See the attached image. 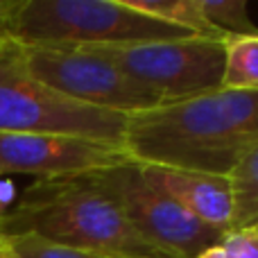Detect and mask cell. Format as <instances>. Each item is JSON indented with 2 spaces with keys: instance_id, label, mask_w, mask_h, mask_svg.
Returning a JSON list of instances; mask_svg holds the SVG:
<instances>
[{
  "instance_id": "5bb4252c",
  "label": "cell",
  "mask_w": 258,
  "mask_h": 258,
  "mask_svg": "<svg viewBox=\"0 0 258 258\" xmlns=\"http://www.w3.org/2000/svg\"><path fill=\"white\" fill-rule=\"evenodd\" d=\"M7 247L16 254V258H116L107 254H98L91 249L57 245V242L41 240L34 236H3Z\"/></svg>"
},
{
  "instance_id": "277c9868",
  "label": "cell",
  "mask_w": 258,
  "mask_h": 258,
  "mask_svg": "<svg viewBox=\"0 0 258 258\" xmlns=\"http://www.w3.org/2000/svg\"><path fill=\"white\" fill-rule=\"evenodd\" d=\"M127 118L41 84L23 63L21 45L0 39V134H63L122 145Z\"/></svg>"
},
{
  "instance_id": "8fae6325",
  "label": "cell",
  "mask_w": 258,
  "mask_h": 258,
  "mask_svg": "<svg viewBox=\"0 0 258 258\" xmlns=\"http://www.w3.org/2000/svg\"><path fill=\"white\" fill-rule=\"evenodd\" d=\"M222 89L258 91V34L224 36Z\"/></svg>"
},
{
  "instance_id": "ba28073f",
  "label": "cell",
  "mask_w": 258,
  "mask_h": 258,
  "mask_svg": "<svg viewBox=\"0 0 258 258\" xmlns=\"http://www.w3.org/2000/svg\"><path fill=\"white\" fill-rule=\"evenodd\" d=\"M122 145L63 134H0V177L34 174L68 179L127 163Z\"/></svg>"
},
{
  "instance_id": "6da1fadb",
  "label": "cell",
  "mask_w": 258,
  "mask_h": 258,
  "mask_svg": "<svg viewBox=\"0 0 258 258\" xmlns=\"http://www.w3.org/2000/svg\"><path fill=\"white\" fill-rule=\"evenodd\" d=\"M258 143V91L218 89L127 118L122 150L138 165L227 177Z\"/></svg>"
},
{
  "instance_id": "5b68a950",
  "label": "cell",
  "mask_w": 258,
  "mask_h": 258,
  "mask_svg": "<svg viewBox=\"0 0 258 258\" xmlns=\"http://www.w3.org/2000/svg\"><path fill=\"white\" fill-rule=\"evenodd\" d=\"M116 63L138 86L163 102L222 89L224 36L192 34L168 41L84 45Z\"/></svg>"
},
{
  "instance_id": "8992f818",
  "label": "cell",
  "mask_w": 258,
  "mask_h": 258,
  "mask_svg": "<svg viewBox=\"0 0 258 258\" xmlns=\"http://www.w3.org/2000/svg\"><path fill=\"white\" fill-rule=\"evenodd\" d=\"M91 179L116 202L141 238L165 258H197L224 236L150 186L134 161L93 172Z\"/></svg>"
},
{
  "instance_id": "30bf717a",
  "label": "cell",
  "mask_w": 258,
  "mask_h": 258,
  "mask_svg": "<svg viewBox=\"0 0 258 258\" xmlns=\"http://www.w3.org/2000/svg\"><path fill=\"white\" fill-rule=\"evenodd\" d=\"M231 186V229H258V143L227 174Z\"/></svg>"
},
{
  "instance_id": "3957f363",
  "label": "cell",
  "mask_w": 258,
  "mask_h": 258,
  "mask_svg": "<svg viewBox=\"0 0 258 258\" xmlns=\"http://www.w3.org/2000/svg\"><path fill=\"white\" fill-rule=\"evenodd\" d=\"M192 36L129 9L122 0H3L0 39L23 48L168 41Z\"/></svg>"
},
{
  "instance_id": "7c38bea8",
  "label": "cell",
  "mask_w": 258,
  "mask_h": 258,
  "mask_svg": "<svg viewBox=\"0 0 258 258\" xmlns=\"http://www.w3.org/2000/svg\"><path fill=\"white\" fill-rule=\"evenodd\" d=\"M129 9L190 34H218L206 23L200 0H122ZM222 36V34H218Z\"/></svg>"
},
{
  "instance_id": "52a82bcc",
  "label": "cell",
  "mask_w": 258,
  "mask_h": 258,
  "mask_svg": "<svg viewBox=\"0 0 258 258\" xmlns=\"http://www.w3.org/2000/svg\"><path fill=\"white\" fill-rule=\"evenodd\" d=\"M23 63L34 80L86 107L132 116L163 100L132 82L116 63L91 48H23Z\"/></svg>"
},
{
  "instance_id": "9c48e42d",
  "label": "cell",
  "mask_w": 258,
  "mask_h": 258,
  "mask_svg": "<svg viewBox=\"0 0 258 258\" xmlns=\"http://www.w3.org/2000/svg\"><path fill=\"white\" fill-rule=\"evenodd\" d=\"M138 168L150 186L177 202L206 227L220 233H227L231 229L233 202L227 177L177 168H159V165H138Z\"/></svg>"
},
{
  "instance_id": "2e32d148",
  "label": "cell",
  "mask_w": 258,
  "mask_h": 258,
  "mask_svg": "<svg viewBox=\"0 0 258 258\" xmlns=\"http://www.w3.org/2000/svg\"><path fill=\"white\" fill-rule=\"evenodd\" d=\"M0 258H16V254L7 247V242H5L3 236H0Z\"/></svg>"
},
{
  "instance_id": "9a60e30c",
  "label": "cell",
  "mask_w": 258,
  "mask_h": 258,
  "mask_svg": "<svg viewBox=\"0 0 258 258\" xmlns=\"http://www.w3.org/2000/svg\"><path fill=\"white\" fill-rule=\"evenodd\" d=\"M197 258H258V229L227 231L220 242L206 247Z\"/></svg>"
},
{
  "instance_id": "7a4b0ae2",
  "label": "cell",
  "mask_w": 258,
  "mask_h": 258,
  "mask_svg": "<svg viewBox=\"0 0 258 258\" xmlns=\"http://www.w3.org/2000/svg\"><path fill=\"white\" fill-rule=\"evenodd\" d=\"M0 236H34L116 258H165L141 238L91 174L36 179L0 215Z\"/></svg>"
},
{
  "instance_id": "e0dca14e",
  "label": "cell",
  "mask_w": 258,
  "mask_h": 258,
  "mask_svg": "<svg viewBox=\"0 0 258 258\" xmlns=\"http://www.w3.org/2000/svg\"><path fill=\"white\" fill-rule=\"evenodd\" d=\"M0 5H3V0H0Z\"/></svg>"
},
{
  "instance_id": "4fadbf2b",
  "label": "cell",
  "mask_w": 258,
  "mask_h": 258,
  "mask_svg": "<svg viewBox=\"0 0 258 258\" xmlns=\"http://www.w3.org/2000/svg\"><path fill=\"white\" fill-rule=\"evenodd\" d=\"M206 23L222 36L258 34L245 0H200Z\"/></svg>"
}]
</instances>
